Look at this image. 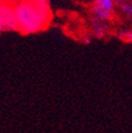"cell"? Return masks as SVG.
<instances>
[{
    "instance_id": "8fae6325",
    "label": "cell",
    "mask_w": 132,
    "mask_h": 133,
    "mask_svg": "<svg viewBox=\"0 0 132 133\" xmlns=\"http://www.w3.org/2000/svg\"><path fill=\"white\" fill-rule=\"evenodd\" d=\"M6 1H7V3H14L16 0H6Z\"/></svg>"
},
{
    "instance_id": "5b68a950",
    "label": "cell",
    "mask_w": 132,
    "mask_h": 133,
    "mask_svg": "<svg viewBox=\"0 0 132 133\" xmlns=\"http://www.w3.org/2000/svg\"><path fill=\"white\" fill-rule=\"evenodd\" d=\"M94 5L104 7L110 11H114L116 8V1L114 0H94Z\"/></svg>"
},
{
    "instance_id": "4fadbf2b",
    "label": "cell",
    "mask_w": 132,
    "mask_h": 133,
    "mask_svg": "<svg viewBox=\"0 0 132 133\" xmlns=\"http://www.w3.org/2000/svg\"><path fill=\"white\" fill-rule=\"evenodd\" d=\"M114 1H118V3H120V1H123V0H114Z\"/></svg>"
},
{
    "instance_id": "52a82bcc",
    "label": "cell",
    "mask_w": 132,
    "mask_h": 133,
    "mask_svg": "<svg viewBox=\"0 0 132 133\" xmlns=\"http://www.w3.org/2000/svg\"><path fill=\"white\" fill-rule=\"evenodd\" d=\"M120 11L123 12V13L125 14V16H127L129 18H131L132 16V5L131 3L129 1H125V0H123V1H120Z\"/></svg>"
},
{
    "instance_id": "9c48e42d",
    "label": "cell",
    "mask_w": 132,
    "mask_h": 133,
    "mask_svg": "<svg viewBox=\"0 0 132 133\" xmlns=\"http://www.w3.org/2000/svg\"><path fill=\"white\" fill-rule=\"evenodd\" d=\"M3 32H6V28H5V24H4L3 19L0 18V33H3Z\"/></svg>"
},
{
    "instance_id": "8992f818",
    "label": "cell",
    "mask_w": 132,
    "mask_h": 133,
    "mask_svg": "<svg viewBox=\"0 0 132 133\" xmlns=\"http://www.w3.org/2000/svg\"><path fill=\"white\" fill-rule=\"evenodd\" d=\"M118 38L125 43H131L132 42V31L130 29L126 30H120L118 32Z\"/></svg>"
},
{
    "instance_id": "30bf717a",
    "label": "cell",
    "mask_w": 132,
    "mask_h": 133,
    "mask_svg": "<svg viewBox=\"0 0 132 133\" xmlns=\"http://www.w3.org/2000/svg\"><path fill=\"white\" fill-rule=\"evenodd\" d=\"M39 1H43V3H45V4H49V5H50V0H39Z\"/></svg>"
},
{
    "instance_id": "277c9868",
    "label": "cell",
    "mask_w": 132,
    "mask_h": 133,
    "mask_svg": "<svg viewBox=\"0 0 132 133\" xmlns=\"http://www.w3.org/2000/svg\"><path fill=\"white\" fill-rule=\"evenodd\" d=\"M92 32L96 38H105L108 35V28L105 22H100L94 18L92 22Z\"/></svg>"
},
{
    "instance_id": "7a4b0ae2",
    "label": "cell",
    "mask_w": 132,
    "mask_h": 133,
    "mask_svg": "<svg viewBox=\"0 0 132 133\" xmlns=\"http://www.w3.org/2000/svg\"><path fill=\"white\" fill-rule=\"evenodd\" d=\"M0 18L3 19L5 24L6 31H18V25H17V19L12 3L5 1V3L0 4Z\"/></svg>"
},
{
    "instance_id": "ba28073f",
    "label": "cell",
    "mask_w": 132,
    "mask_h": 133,
    "mask_svg": "<svg viewBox=\"0 0 132 133\" xmlns=\"http://www.w3.org/2000/svg\"><path fill=\"white\" fill-rule=\"evenodd\" d=\"M83 42H85L86 44H89L92 42V35H89V33L85 35V36H83Z\"/></svg>"
},
{
    "instance_id": "7c38bea8",
    "label": "cell",
    "mask_w": 132,
    "mask_h": 133,
    "mask_svg": "<svg viewBox=\"0 0 132 133\" xmlns=\"http://www.w3.org/2000/svg\"><path fill=\"white\" fill-rule=\"evenodd\" d=\"M6 0H0V4H3V3H5Z\"/></svg>"
},
{
    "instance_id": "3957f363",
    "label": "cell",
    "mask_w": 132,
    "mask_h": 133,
    "mask_svg": "<svg viewBox=\"0 0 132 133\" xmlns=\"http://www.w3.org/2000/svg\"><path fill=\"white\" fill-rule=\"evenodd\" d=\"M92 13H93L94 18L100 20V22H110L113 18V16H114V11H110V10H106V8L96 5H93Z\"/></svg>"
},
{
    "instance_id": "6da1fadb",
    "label": "cell",
    "mask_w": 132,
    "mask_h": 133,
    "mask_svg": "<svg viewBox=\"0 0 132 133\" xmlns=\"http://www.w3.org/2000/svg\"><path fill=\"white\" fill-rule=\"evenodd\" d=\"M13 10L18 31L23 35L45 30L51 22L50 5L39 0H16Z\"/></svg>"
}]
</instances>
